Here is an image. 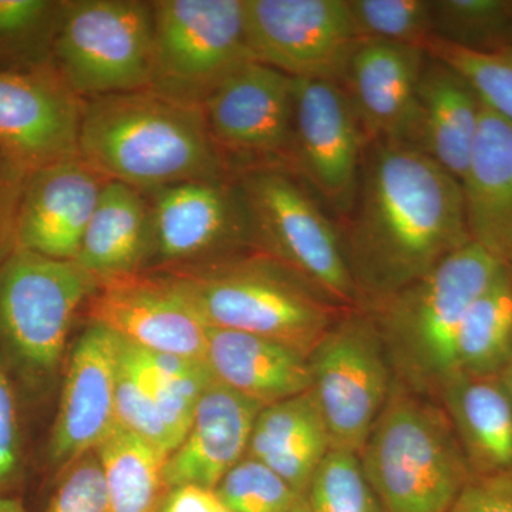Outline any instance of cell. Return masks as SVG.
<instances>
[{
    "instance_id": "14",
    "label": "cell",
    "mask_w": 512,
    "mask_h": 512,
    "mask_svg": "<svg viewBox=\"0 0 512 512\" xmlns=\"http://www.w3.org/2000/svg\"><path fill=\"white\" fill-rule=\"evenodd\" d=\"M366 147L342 84L293 79L289 173L302 178L320 201L345 220L355 204Z\"/></svg>"
},
{
    "instance_id": "15",
    "label": "cell",
    "mask_w": 512,
    "mask_h": 512,
    "mask_svg": "<svg viewBox=\"0 0 512 512\" xmlns=\"http://www.w3.org/2000/svg\"><path fill=\"white\" fill-rule=\"evenodd\" d=\"M84 309L89 323L147 352L207 363L210 326L167 275L141 271L103 279Z\"/></svg>"
},
{
    "instance_id": "20",
    "label": "cell",
    "mask_w": 512,
    "mask_h": 512,
    "mask_svg": "<svg viewBox=\"0 0 512 512\" xmlns=\"http://www.w3.org/2000/svg\"><path fill=\"white\" fill-rule=\"evenodd\" d=\"M262 406L214 382L202 394L187 436L165 461L171 490L183 485L215 490L225 474L247 456Z\"/></svg>"
},
{
    "instance_id": "26",
    "label": "cell",
    "mask_w": 512,
    "mask_h": 512,
    "mask_svg": "<svg viewBox=\"0 0 512 512\" xmlns=\"http://www.w3.org/2000/svg\"><path fill=\"white\" fill-rule=\"evenodd\" d=\"M150 247V204L146 192L109 181L74 261L100 282L146 271Z\"/></svg>"
},
{
    "instance_id": "23",
    "label": "cell",
    "mask_w": 512,
    "mask_h": 512,
    "mask_svg": "<svg viewBox=\"0 0 512 512\" xmlns=\"http://www.w3.org/2000/svg\"><path fill=\"white\" fill-rule=\"evenodd\" d=\"M437 394L473 476L512 471V397L503 375L456 373Z\"/></svg>"
},
{
    "instance_id": "30",
    "label": "cell",
    "mask_w": 512,
    "mask_h": 512,
    "mask_svg": "<svg viewBox=\"0 0 512 512\" xmlns=\"http://www.w3.org/2000/svg\"><path fill=\"white\" fill-rule=\"evenodd\" d=\"M434 39L477 52L512 40V0H433Z\"/></svg>"
},
{
    "instance_id": "9",
    "label": "cell",
    "mask_w": 512,
    "mask_h": 512,
    "mask_svg": "<svg viewBox=\"0 0 512 512\" xmlns=\"http://www.w3.org/2000/svg\"><path fill=\"white\" fill-rule=\"evenodd\" d=\"M151 89L202 107L229 76L255 62L244 0H154Z\"/></svg>"
},
{
    "instance_id": "18",
    "label": "cell",
    "mask_w": 512,
    "mask_h": 512,
    "mask_svg": "<svg viewBox=\"0 0 512 512\" xmlns=\"http://www.w3.org/2000/svg\"><path fill=\"white\" fill-rule=\"evenodd\" d=\"M429 52L424 47L363 42L342 80L367 144L413 147L417 96Z\"/></svg>"
},
{
    "instance_id": "29",
    "label": "cell",
    "mask_w": 512,
    "mask_h": 512,
    "mask_svg": "<svg viewBox=\"0 0 512 512\" xmlns=\"http://www.w3.org/2000/svg\"><path fill=\"white\" fill-rule=\"evenodd\" d=\"M116 420L123 429L168 456L175 450L174 440L158 410L147 350L121 338L116 372Z\"/></svg>"
},
{
    "instance_id": "1",
    "label": "cell",
    "mask_w": 512,
    "mask_h": 512,
    "mask_svg": "<svg viewBox=\"0 0 512 512\" xmlns=\"http://www.w3.org/2000/svg\"><path fill=\"white\" fill-rule=\"evenodd\" d=\"M343 242L359 299L370 305L470 244L460 181L402 144H367Z\"/></svg>"
},
{
    "instance_id": "5",
    "label": "cell",
    "mask_w": 512,
    "mask_h": 512,
    "mask_svg": "<svg viewBox=\"0 0 512 512\" xmlns=\"http://www.w3.org/2000/svg\"><path fill=\"white\" fill-rule=\"evenodd\" d=\"M359 460L383 512H450L474 477L446 412L399 384Z\"/></svg>"
},
{
    "instance_id": "44",
    "label": "cell",
    "mask_w": 512,
    "mask_h": 512,
    "mask_svg": "<svg viewBox=\"0 0 512 512\" xmlns=\"http://www.w3.org/2000/svg\"><path fill=\"white\" fill-rule=\"evenodd\" d=\"M505 266H507L508 274H510L511 282H512V252L511 255L508 256L507 262H505Z\"/></svg>"
},
{
    "instance_id": "34",
    "label": "cell",
    "mask_w": 512,
    "mask_h": 512,
    "mask_svg": "<svg viewBox=\"0 0 512 512\" xmlns=\"http://www.w3.org/2000/svg\"><path fill=\"white\" fill-rule=\"evenodd\" d=\"M214 491L231 512H289L301 498L271 468L247 456Z\"/></svg>"
},
{
    "instance_id": "11",
    "label": "cell",
    "mask_w": 512,
    "mask_h": 512,
    "mask_svg": "<svg viewBox=\"0 0 512 512\" xmlns=\"http://www.w3.org/2000/svg\"><path fill=\"white\" fill-rule=\"evenodd\" d=\"M146 195L151 222L146 272L211 264L255 248L235 178L188 181Z\"/></svg>"
},
{
    "instance_id": "13",
    "label": "cell",
    "mask_w": 512,
    "mask_h": 512,
    "mask_svg": "<svg viewBox=\"0 0 512 512\" xmlns=\"http://www.w3.org/2000/svg\"><path fill=\"white\" fill-rule=\"evenodd\" d=\"M255 62L302 80L342 84L360 45L348 0H244Z\"/></svg>"
},
{
    "instance_id": "27",
    "label": "cell",
    "mask_w": 512,
    "mask_h": 512,
    "mask_svg": "<svg viewBox=\"0 0 512 512\" xmlns=\"http://www.w3.org/2000/svg\"><path fill=\"white\" fill-rule=\"evenodd\" d=\"M97 453L106 474L111 512H163L171 488L168 454L116 424Z\"/></svg>"
},
{
    "instance_id": "12",
    "label": "cell",
    "mask_w": 512,
    "mask_h": 512,
    "mask_svg": "<svg viewBox=\"0 0 512 512\" xmlns=\"http://www.w3.org/2000/svg\"><path fill=\"white\" fill-rule=\"evenodd\" d=\"M218 153L232 177L256 168L289 171L293 138V79L251 62L202 104Z\"/></svg>"
},
{
    "instance_id": "4",
    "label": "cell",
    "mask_w": 512,
    "mask_h": 512,
    "mask_svg": "<svg viewBox=\"0 0 512 512\" xmlns=\"http://www.w3.org/2000/svg\"><path fill=\"white\" fill-rule=\"evenodd\" d=\"M210 328L272 340L308 359L333 323V303L261 254L160 272Z\"/></svg>"
},
{
    "instance_id": "28",
    "label": "cell",
    "mask_w": 512,
    "mask_h": 512,
    "mask_svg": "<svg viewBox=\"0 0 512 512\" xmlns=\"http://www.w3.org/2000/svg\"><path fill=\"white\" fill-rule=\"evenodd\" d=\"M512 360V282L507 266L468 309L454 345L456 373L503 375Z\"/></svg>"
},
{
    "instance_id": "36",
    "label": "cell",
    "mask_w": 512,
    "mask_h": 512,
    "mask_svg": "<svg viewBox=\"0 0 512 512\" xmlns=\"http://www.w3.org/2000/svg\"><path fill=\"white\" fill-rule=\"evenodd\" d=\"M62 2L0 0V43L19 45L43 37L53 42Z\"/></svg>"
},
{
    "instance_id": "24",
    "label": "cell",
    "mask_w": 512,
    "mask_h": 512,
    "mask_svg": "<svg viewBox=\"0 0 512 512\" xmlns=\"http://www.w3.org/2000/svg\"><path fill=\"white\" fill-rule=\"evenodd\" d=\"M207 365L215 382L262 407L311 390L305 356L248 333L210 328Z\"/></svg>"
},
{
    "instance_id": "38",
    "label": "cell",
    "mask_w": 512,
    "mask_h": 512,
    "mask_svg": "<svg viewBox=\"0 0 512 512\" xmlns=\"http://www.w3.org/2000/svg\"><path fill=\"white\" fill-rule=\"evenodd\" d=\"M450 512H512V471L474 476Z\"/></svg>"
},
{
    "instance_id": "40",
    "label": "cell",
    "mask_w": 512,
    "mask_h": 512,
    "mask_svg": "<svg viewBox=\"0 0 512 512\" xmlns=\"http://www.w3.org/2000/svg\"><path fill=\"white\" fill-rule=\"evenodd\" d=\"M163 512H231L211 488L183 485L173 488L165 500Z\"/></svg>"
},
{
    "instance_id": "32",
    "label": "cell",
    "mask_w": 512,
    "mask_h": 512,
    "mask_svg": "<svg viewBox=\"0 0 512 512\" xmlns=\"http://www.w3.org/2000/svg\"><path fill=\"white\" fill-rule=\"evenodd\" d=\"M309 512H383L357 454L330 450L305 494Z\"/></svg>"
},
{
    "instance_id": "37",
    "label": "cell",
    "mask_w": 512,
    "mask_h": 512,
    "mask_svg": "<svg viewBox=\"0 0 512 512\" xmlns=\"http://www.w3.org/2000/svg\"><path fill=\"white\" fill-rule=\"evenodd\" d=\"M29 173L0 148V265L18 249V218Z\"/></svg>"
},
{
    "instance_id": "6",
    "label": "cell",
    "mask_w": 512,
    "mask_h": 512,
    "mask_svg": "<svg viewBox=\"0 0 512 512\" xmlns=\"http://www.w3.org/2000/svg\"><path fill=\"white\" fill-rule=\"evenodd\" d=\"M255 248L322 293L333 305L360 301L335 225L298 178L284 168L235 177Z\"/></svg>"
},
{
    "instance_id": "22",
    "label": "cell",
    "mask_w": 512,
    "mask_h": 512,
    "mask_svg": "<svg viewBox=\"0 0 512 512\" xmlns=\"http://www.w3.org/2000/svg\"><path fill=\"white\" fill-rule=\"evenodd\" d=\"M461 188L471 241L505 264L512 252V124L484 104Z\"/></svg>"
},
{
    "instance_id": "16",
    "label": "cell",
    "mask_w": 512,
    "mask_h": 512,
    "mask_svg": "<svg viewBox=\"0 0 512 512\" xmlns=\"http://www.w3.org/2000/svg\"><path fill=\"white\" fill-rule=\"evenodd\" d=\"M84 104L52 62L0 72V148L29 174L80 156Z\"/></svg>"
},
{
    "instance_id": "43",
    "label": "cell",
    "mask_w": 512,
    "mask_h": 512,
    "mask_svg": "<svg viewBox=\"0 0 512 512\" xmlns=\"http://www.w3.org/2000/svg\"><path fill=\"white\" fill-rule=\"evenodd\" d=\"M503 377L505 380V383H507L508 390H510L511 397H512V360L510 365H508L507 369L504 370Z\"/></svg>"
},
{
    "instance_id": "42",
    "label": "cell",
    "mask_w": 512,
    "mask_h": 512,
    "mask_svg": "<svg viewBox=\"0 0 512 512\" xmlns=\"http://www.w3.org/2000/svg\"><path fill=\"white\" fill-rule=\"evenodd\" d=\"M289 512H309L308 503H306V498L301 497L296 504L293 505L292 510Z\"/></svg>"
},
{
    "instance_id": "25",
    "label": "cell",
    "mask_w": 512,
    "mask_h": 512,
    "mask_svg": "<svg viewBox=\"0 0 512 512\" xmlns=\"http://www.w3.org/2000/svg\"><path fill=\"white\" fill-rule=\"evenodd\" d=\"M329 451L325 421L311 392H306L262 407L252 427L247 457L264 463L305 497Z\"/></svg>"
},
{
    "instance_id": "19",
    "label": "cell",
    "mask_w": 512,
    "mask_h": 512,
    "mask_svg": "<svg viewBox=\"0 0 512 512\" xmlns=\"http://www.w3.org/2000/svg\"><path fill=\"white\" fill-rule=\"evenodd\" d=\"M110 180L77 156L29 175L18 218V249L74 261Z\"/></svg>"
},
{
    "instance_id": "35",
    "label": "cell",
    "mask_w": 512,
    "mask_h": 512,
    "mask_svg": "<svg viewBox=\"0 0 512 512\" xmlns=\"http://www.w3.org/2000/svg\"><path fill=\"white\" fill-rule=\"evenodd\" d=\"M45 512H111L106 474L97 450L62 470Z\"/></svg>"
},
{
    "instance_id": "21",
    "label": "cell",
    "mask_w": 512,
    "mask_h": 512,
    "mask_svg": "<svg viewBox=\"0 0 512 512\" xmlns=\"http://www.w3.org/2000/svg\"><path fill=\"white\" fill-rule=\"evenodd\" d=\"M481 113L483 103L467 80L429 53L419 84L413 148L461 184L476 143Z\"/></svg>"
},
{
    "instance_id": "17",
    "label": "cell",
    "mask_w": 512,
    "mask_h": 512,
    "mask_svg": "<svg viewBox=\"0 0 512 512\" xmlns=\"http://www.w3.org/2000/svg\"><path fill=\"white\" fill-rule=\"evenodd\" d=\"M117 356L119 336L96 323L74 345L49 446L60 470L96 450L116 426Z\"/></svg>"
},
{
    "instance_id": "33",
    "label": "cell",
    "mask_w": 512,
    "mask_h": 512,
    "mask_svg": "<svg viewBox=\"0 0 512 512\" xmlns=\"http://www.w3.org/2000/svg\"><path fill=\"white\" fill-rule=\"evenodd\" d=\"M427 52L453 67L488 110L512 124V50L477 52L433 39Z\"/></svg>"
},
{
    "instance_id": "10",
    "label": "cell",
    "mask_w": 512,
    "mask_h": 512,
    "mask_svg": "<svg viewBox=\"0 0 512 512\" xmlns=\"http://www.w3.org/2000/svg\"><path fill=\"white\" fill-rule=\"evenodd\" d=\"M308 365L309 392L325 421L330 450L359 456L393 386L375 320L365 312H352L333 322Z\"/></svg>"
},
{
    "instance_id": "8",
    "label": "cell",
    "mask_w": 512,
    "mask_h": 512,
    "mask_svg": "<svg viewBox=\"0 0 512 512\" xmlns=\"http://www.w3.org/2000/svg\"><path fill=\"white\" fill-rule=\"evenodd\" d=\"M97 285L76 261L25 249L0 265V343L26 375L55 372L73 320Z\"/></svg>"
},
{
    "instance_id": "41",
    "label": "cell",
    "mask_w": 512,
    "mask_h": 512,
    "mask_svg": "<svg viewBox=\"0 0 512 512\" xmlns=\"http://www.w3.org/2000/svg\"><path fill=\"white\" fill-rule=\"evenodd\" d=\"M0 512H28L18 498L0 497Z\"/></svg>"
},
{
    "instance_id": "3",
    "label": "cell",
    "mask_w": 512,
    "mask_h": 512,
    "mask_svg": "<svg viewBox=\"0 0 512 512\" xmlns=\"http://www.w3.org/2000/svg\"><path fill=\"white\" fill-rule=\"evenodd\" d=\"M505 264L471 241L412 284L372 305L390 365L417 392L439 393L456 375L454 345L473 302Z\"/></svg>"
},
{
    "instance_id": "39",
    "label": "cell",
    "mask_w": 512,
    "mask_h": 512,
    "mask_svg": "<svg viewBox=\"0 0 512 512\" xmlns=\"http://www.w3.org/2000/svg\"><path fill=\"white\" fill-rule=\"evenodd\" d=\"M20 439L15 393L5 369L0 365V485L18 473Z\"/></svg>"
},
{
    "instance_id": "31",
    "label": "cell",
    "mask_w": 512,
    "mask_h": 512,
    "mask_svg": "<svg viewBox=\"0 0 512 512\" xmlns=\"http://www.w3.org/2000/svg\"><path fill=\"white\" fill-rule=\"evenodd\" d=\"M357 39L427 49L434 39L431 0H348Z\"/></svg>"
},
{
    "instance_id": "2",
    "label": "cell",
    "mask_w": 512,
    "mask_h": 512,
    "mask_svg": "<svg viewBox=\"0 0 512 512\" xmlns=\"http://www.w3.org/2000/svg\"><path fill=\"white\" fill-rule=\"evenodd\" d=\"M79 154L107 180L143 192L235 178L212 141L201 107L153 89L86 100Z\"/></svg>"
},
{
    "instance_id": "7",
    "label": "cell",
    "mask_w": 512,
    "mask_h": 512,
    "mask_svg": "<svg viewBox=\"0 0 512 512\" xmlns=\"http://www.w3.org/2000/svg\"><path fill=\"white\" fill-rule=\"evenodd\" d=\"M50 62L83 100L151 89L153 2L64 0Z\"/></svg>"
}]
</instances>
